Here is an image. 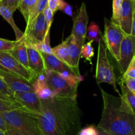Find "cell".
<instances>
[{"instance_id":"obj_45","label":"cell","mask_w":135,"mask_h":135,"mask_svg":"<svg viewBox=\"0 0 135 135\" xmlns=\"http://www.w3.org/2000/svg\"><path fill=\"white\" fill-rule=\"evenodd\" d=\"M129 1H134V0H129Z\"/></svg>"},{"instance_id":"obj_6","label":"cell","mask_w":135,"mask_h":135,"mask_svg":"<svg viewBox=\"0 0 135 135\" xmlns=\"http://www.w3.org/2000/svg\"><path fill=\"white\" fill-rule=\"evenodd\" d=\"M46 35L47 24L42 13L31 23L26 25L22 38L26 45L34 46L43 42Z\"/></svg>"},{"instance_id":"obj_46","label":"cell","mask_w":135,"mask_h":135,"mask_svg":"<svg viewBox=\"0 0 135 135\" xmlns=\"http://www.w3.org/2000/svg\"><path fill=\"white\" fill-rule=\"evenodd\" d=\"M134 56H135V55H134Z\"/></svg>"},{"instance_id":"obj_11","label":"cell","mask_w":135,"mask_h":135,"mask_svg":"<svg viewBox=\"0 0 135 135\" xmlns=\"http://www.w3.org/2000/svg\"><path fill=\"white\" fill-rule=\"evenodd\" d=\"M0 77L14 93L33 92L32 83L18 75L0 69Z\"/></svg>"},{"instance_id":"obj_25","label":"cell","mask_w":135,"mask_h":135,"mask_svg":"<svg viewBox=\"0 0 135 135\" xmlns=\"http://www.w3.org/2000/svg\"><path fill=\"white\" fill-rule=\"evenodd\" d=\"M123 0H113V13L111 22L114 25L119 26V18Z\"/></svg>"},{"instance_id":"obj_41","label":"cell","mask_w":135,"mask_h":135,"mask_svg":"<svg viewBox=\"0 0 135 135\" xmlns=\"http://www.w3.org/2000/svg\"><path fill=\"white\" fill-rule=\"evenodd\" d=\"M0 100H3V101H5V102H11V103H13V102L11 101V100H10V99H9L7 97V96H5V95H3V94H1V92H0ZM13 104H14V103H13ZM20 107V106H19Z\"/></svg>"},{"instance_id":"obj_5","label":"cell","mask_w":135,"mask_h":135,"mask_svg":"<svg viewBox=\"0 0 135 135\" xmlns=\"http://www.w3.org/2000/svg\"><path fill=\"white\" fill-rule=\"evenodd\" d=\"M124 34L119 26L114 25L108 19L104 18V34H102L107 50L117 62L119 61L120 47L123 38Z\"/></svg>"},{"instance_id":"obj_21","label":"cell","mask_w":135,"mask_h":135,"mask_svg":"<svg viewBox=\"0 0 135 135\" xmlns=\"http://www.w3.org/2000/svg\"><path fill=\"white\" fill-rule=\"evenodd\" d=\"M38 1V0H20L17 9H18L22 15L26 22L28 21L30 13Z\"/></svg>"},{"instance_id":"obj_30","label":"cell","mask_w":135,"mask_h":135,"mask_svg":"<svg viewBox=\"0 0 135 135\" xmlns=\"http://www.w3.org/2000/svg\"><path fill=\"white\" fill-rule=\"evenodd\" d=\"M15 109H24L26 110L24 108H21L18 106L16 104L11 102H8L3 101L0 100V113L4 112H9V111L15 110Z\"/></svg>"},{"instance_id":"obj_39","label":"cell","mask_w":135,"mask_h":135,"mask_svg":"<svg viewBox=\"0 0 135 135\" xmlns=\"http://www.w3.org/2000/svg\"><path fill=\"white\" fill-rule=\"evenodd\" d=\"M0 129L2 131L3 133H5L7 130L8 129V126L6 124L5 121H4L3 118L1 116V115L0 114Z\"/></svg>"},{"instance_id":"obj_19","label":"cell","mask_w":135,"mask_h":135,"mask_svg":"<svg viewBox=\"0 0 135 135\" xmlns=\"http://www.w3.org/2000/svg\"><path fill=\"white\" fill-rule=\"evenodd\" d=\"M13 13L14 12L9 7L4 5L2 2H0V15L11 25L15 34L16 40L18 41L22 38L24 32L21 31L17 26L13 19Z\"/></svg>"},{"instance_id":"obj_26","label":"cell","mask_w":135,"mask_h":135,"mask_svg":"<svg viewBox=\"0 0 135 135\" xmlns=\"http://www.w3.org/2000/svg\"><path fill=\"white\" fill-rule=\"evenodd\" d=\"M50 34H47L45 37L43 42L38 43L37 44L32 46L37 51L42 54H49V55H54L52 51V48L50 46Z\"/></svg>"},{"instance_id":"obj_2","label":"cell","mask_w":135,"mask_h":135,"mask_svg":"<svg viewBox=\"0 0 135 135\" xmlns=\"http://www.w3.org/2000/svg\"><path fill=\"white\" fill-rule=\"evenodd\" d=\"M100 91L104 105L98 127L112 135H135V116L120 109L119 98Z\"/></svg>"},{"instance_id":"obj_1","label":"cell","mask_w":135,"mask_h":135,"mask_svg":"<svg viewBox=\"0 0 135 135\" xmlns=\"http://www.w3.org/2000/svg\"><path fill=\"white\" fill-rule=\"evenodd\" d=\"M77 97L54 96L41 101L38 115L43 135H74L80 127L81 112Z\"/></svg>"},{"instance_id":"obj_7","label":"cell","mask_w":135,"mask_h":135,"mask_svg":"<svg viewBox=\"0 0 135 135\" xmlns=\"http://www.w3.org/2000/svg\"><path fill=\"white\" fill-rule=\"evenodd\" d=\"M0 69L18 75L31 83L37 77L21 65L9 51H0Z\"/></svg>"},{"instance_id":"obj_18","label":"cell","mask_w":135,"mask_h":135,"mask_svg":"<svg viewBox=\"0 0 135 135\" xmlns=\"http://www.w3.org/2000/svg\"><path fill=\"white\" fill-rule=\"evenodd\" d=\"M42 55L44 62L45 71H51L56 73H61L64 71L70 70L65 63L57 59L55 55L46 54H42Z\"/></svg>"},{"instance_id":"obj_3","label":"cell","mask_w":135,"mask_h":135,"mask_svg":"<svg viewBox=\"0 0 135 135\" xmlns=\"http://www.w3.org/2000/svg\"><path fill=\"white\" fill-rule=\"evenodd\" d=\"M9 128L16 129L23 135H43L40 129L38 115L24 109L1 112Z\"/></svg>"},{"instance_id":"obj_27","label":"cell","mask_w":135,"mask_h":135,"mask_svg":"<svg viewBox=\"0 0 135 135\" xmlns=\"http://www.w3.org/2000/svg\"><path fill=\"white\" fill-rule=\"evenodd\" d=\"M0 92H1V94H3V95H5V96H7L9 99H10V100H11L14 104H15L16 105L22 108V107L16 101V99L15 98L14 92L10 89V88L7 85L6 83L3 81V80L1 77H0ZM24 109H25V108H24Z\"/></svg>"},{"instance_id":"obj_42","label":"cell","mask_w":135,"mask_h":135,"mask_svg":"<svg viewBox=\"0 0 135 135\" xmlns=\"http://www.w3.org/2000/svg\"><path fill=\"white\" fill-rule=\"evenodd\" d=\"M97 130L98 132V135H112L107 131H105L103 130V129H100L99 127H97Z\"/></svg>"},{"instance_id":"obj_37","label":"cell","mask_w":135,"mask_h":135,"mask_svg":"<svg viewBox=\"0 0 135 135\" xmlns=\"http://www.w3.org/2000/svg\"><path fill=\"white\" fill-rule=\"evenodd\" d=\"M61 11L64 12L65 14H67V15L70 16V17H73V8L71 5L69 3H67V2H65L64 5L62 7Z\"/></svg>"},{"instance_id":"obj_14","label":"cell","mask_w":135,"mask_h":135,"mask_svg":"<svg viewBox=\"0 0 135 135\" xmlns=\"http://www.w3.org/2000/svg\"><path fill=\"white\" fill-rule=\"evenodd\" d=\"M67 39L69 58L68 67L75 75L78 76H81L79 72V65L82 46H80L75 41V40L71 35H70Z\"/></svg>"},{"instance_id":"obj_38","label":"cell","mask_w":135,"mask_h":135,"mask_svg":"<svg viewBox=\"0 0 135 135\" xmlns=\"http://www.w3.org/2000/svg\"><path fill=\"white\" fill-rule=\"evenodd\" d=\"M5 135H23L22 133H20L16 129H13V128H9L4 133Z\"/></svg>"},{"instance_id":"obj_16","label":"cell","mask_w":135,"mask_h":135,"mask_svg":"<svg viewBox=\"0 0 135 135\" xmlns=\"http://www.w3.org/2000/svg\"><path fill=\"white\" fill-rule=\"evenodd\" d=\"M119 85L121 89V94L119 96L120 109L135 116V94L127 89L121 80Z\"/></svg>"},{"instance_id":"obj_13","label":"cell","mask_w":135,"mask_h":135,"mask_svg":"<svg viewBox=\"0 0 135 135\" xmlns=\"http://www.w3.org/2000/svg\"><path fill=\"white\" fill-rule=\"evenodd\" d=\"M134 1L123 0L120 13L119 28L125 35H131Z\"/></svg>"},{"instance_id":"obj_17","label":"cell","mask_w":135,"mask_h":135,"mask_svg":"<svg viewBox=\"0 0 135 135\" xmlns=\"http://www.w3.org/2000/svg\"><path fill=\"white\" fill-rule=\"evenodd\" d=\"M9 52L21 65L23 66L28 71L31 72L28 65L27 46H26L25 40L22 38H21V40L18 41L16 40L15 46H14L13 50Z\"/></svg>"},{"instance_id":"obj_4","label":"cell","mask_w":135,"mask_h":135,"mask_svg":"<svg viewBox=\"0 0 135 135\" xmlns=\"http://www.w3.org/2000/svg\"><path fill=\"white\" fill-rule=\"evenodd\" d=\"M95 78L98 84L104 83L112 85L115 92L120 96L121 94L117 89L113 67L109 59L108 50L103 41L102 35L98 42V51Z\"/></svg>"},{"instance_id":"obj_36","label":"cell","mask_w":135,"mask_h":135,"mask_svg":"<svg viewBox=\"0 0 135 135\" xmlns=\"http://www.w3.org/2000/svg\"><path fill=\"white\" fill-rule=\"evenodd\" d=\"M20 0H3L2 3L6 6L9 7L13 12L15 11L18 8Z\"/></svg>"},{"instance_id":"obj_28","label":"cell","mask_w":135,"mask_h":135,"mask_svg":"<svg viewBox=\"0 0 135 135\" xmlns=\"http://www.w3.org/2000/svg\"><path fill=\"white\" fill-rule=\"evenodd\" d=\"M34 93H36V94L38 96V97L39 98L41 101L49 100V99L52 98L54 97L53 91L47 85L39 88L37 90H36Z\"/></svg>"},{"instance_id":"obj_44","label":"cell","mask_w":135,"mask_h":135,"mask_svg":"<svg viewBox=\"0 0 135 135\" xmlns=\"http://www.w3.org/2000/svg\"><path fill=\"white\" fill-rule=\"evenodd\" d=\"M3 1V0H0V2H2Z\"/></svg>"},{"instance_id":"obj_24","label":"cell","mask_w":135,"mask_h":135,"mask_svg":"<svg viewBox=\"0 0 135 135\" xmlns=\"http://www.w3.org/2000/svg\"><path fill=\"white\" fill-rule=\"evenodd\" d=\"M93 40L88 41L86 44L83 45L80 51V57H83L90 64L92 65V59L94 55V50L92 46Z\"/></svg>"},{"instance_id":"obj_33","label":"cell","mask_w":135,"mask_h":135,"mask_svg":"<svg viewBox=\"0 0 135 135\" xmlns=\"http://www.w3.org/2000/svg\"><path fill=\"white\" fill-rule=\"evenodd\" d=\"M65 2V1L64 0H48L47 6L54 14L57 11H61Z\"/></svg>"},{"instance_id":"obj_35","label":"cell","mask_w":135,"mask_h":135,"mask_svg":"<svg viewBox=\"0 0 135 135\" xmlns=\"http://www.w3.org/2000/svg\"><path fill=\"white\" fill-rule=\"evenodd\" d=\"M78 135H98V132L97 128L91 125L82 129Z\"/></svg>"},{"instance_id":"obj_15","label":"cell","mask_w":135,"mask_h":135,"mask_svg":"<svg viewBox=\"0 0 135 135\" xmlns=\"http://www.w3.org/2000/svg\"><path fill=\"white\" fill-rule=\"evenodd\" d=\"M30 70L36 76L45 72V66L42 54L31 45H26Z\"/></svg>"},{"instance_id":"obj_12","label":"cell","mask_w":135,"mask_h":135,"mask_svg":"<svg viewBox=\"0 0 135 135\" xmlns=\"http://www.w3.org/2000/svg\"><path fill=\"white\" fill-rule=\"evenodd\" d=\"M16 101L26 111L38 115L41 111V100L34 92H15Z\"/></svg>"},{"instance_id":"obj_20","label":"cell","mask_w":135,"mask_h":135,"mask_svg":"<svg viewBox=\"0 0 135 135\" xmlns=\"http://www.w3.org/2000/svg\"><path fill=\"white\" fill-rule=\"evenodd\" d=\"M52 51L54 55H55L57 59L61 61L63 63H65L68 67L69 58L68 50H67V39L63 41L58 46L53 47Z\"/></svg>"},{"instance_id":"obj_43","label":"cell","mask_w":135,"mask_h":135,"mask_svg":"<svg viewBox=\"0 0 135 135\" xmlns=\"http://www.w3.org/2000/svg\"><path fill=\"white\" fill-rule=\"evenodd\" d=\"M0 135H5V134H4L3 132L1 130V129H0Z\"/></svg>"},{"instance_id":"obj_23","label":"cell","mask_w":135,"mask_h":135,"mask_svg":"<svg viewBox=\"0 0 135 135\" xmlns=\"http://www.w3.org/2000/svg\"><path fill=\"white\" fill-rule=\"evenodd\" d=\"M102 32L98 25L95 22H92L90 24L87 30L86 38L88 41L93 40L96 42H99Z\"/></svg>"},{"instance_id":"obj_10","label":"cell","mask_w":135,"mask_h":135,"mask_svg":"<svg viewBox=\"0 0 135 135\" xmlns=\"http://www.w3.org/2000/svg\"><path fill=\"white\" fill-rule=\"evenodd\" d=\"M135 55V37L132 35L124 34L120 47L119 64L121 73L123 74L126 71L129 63Z\"/></svg>"},{"instance_id":"obj_9","label":"cell","mask_w":135,"mask_h":135,"mask_svg":"<svg viewBox=\"0 0 135 135\" xmlns=\"http://www.w3.org/2000/svg\"><path fill=\"white\" fill-rule=\"evenodd\" d=\"M88 23V15L85 3L83 2L77 15L74 19L73 27L71 34L80 46L84 45L86 38Z\"/></svg>"},{"instance_id":"obj_40","label":"cell","mask_w":135,"mask_h":135,"mask_svg":"<svg viewBox=\"0 0 135 135\" xmlns=\"http://www.w3.org/2000/svg\"><path fill=\"white\" fill-rule=\"evenodd\" d=\"M131 35L135 37V5L134 7V10H133V23H132Z\"/></svg>"},{"instance_id":"obj_32","label":"cell","mask_w":135,"mask_h":135,"mask_svg":"<svg viewBox=\"0 0 135 135\" xmlns=\"http://www.w3.org/2000/svg\"><path fill=\"white\" fill-rule=\"evenodd\" d=\"M16 44V40H9L0 38V51H10Z\"/></svg>"},{"instance_id":"obj_22","label":"cell","mask_w":135,"mask_h":135,"mask_svg":"<svg viewBox=\"0 0 135 135\" xmlns=\"http://www.w3.org/2000/svg\"><path fill=\"white\" fill-rule=\"evenodd\" d=\"M58 75L63 78V79L68 82L69 84L72 87L75 88H78L79 83L84 80V78L82 76H78L72 72L70 70L64 71L63 72L57 73Z\"/></svg>"},{"instance_id":"obj_29","label":"cell","mask_w":135,"mask_h":135,"mask_svg":"<svg viewBox=\"0 0 135 135\" xmlns=\"http://www.w3.org/2000/svg\"><path fill=\"white\" fill-rule=\"evenodd\" d=\"M122 78L126 79H135V56L133 57L129 63L126 71L123 74Z\"/></svg>"},{"instance_id":"obj_34","label":"cell","mask_w":135,"mask_h":135,"mask_svg":"<svg viewBox=\"0 0 135 135\" xmlns=\"http://www.w3.org/2000/svg\"><path fill=\"white\" fill-rule=\"evenodd\" d=\"M120 80H122L127 89L135 94V79H123L122 77L120 78Z\"/></svg>"},{"instance_id":"obj_31","label":"cell","mask_w":135,"mask_h":135,"mask_svg":"<svg viewBox=\"0 0 135 135\" xmlns=\"http://www.w3.org/2000/svg\"><path fill=\"white\" fill-rule=\"evenodd\" d=\"M44 16L45 20L47 24V34L50 33V29H51V25H52L53 20H54V13L51 11V9L47 6L43 11Z\"/></svg>"},{"instance_id":"obj_8","label":"cell","mask_w":135,"mask_h":135,"mask_svg":"<svg viewBox=\"0 0 135 135\" xmlns=\"http://www.w3.org/2000/svg\"><path fill=\"white\" fill-rule=\"evenodd\" d=\"M45 73L47 76V86L53 91L54 97H77V88L71 86L57 73L51 71H46Z\"/></svg>"}]
</instances>
